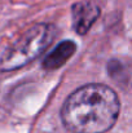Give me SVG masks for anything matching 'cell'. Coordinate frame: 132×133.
<instances>
[{"label":"cell","instance_id":"6da1fadb","mask_svg":"<svg viewBox=\"0 0 132 133\" xmlns=\"http://www.w3.org/2000/svg\"><path fill=\"white\" fill-rule=\"evenodd\" d=\"M121 111L115 90L98 83L83 85L65 101L61 118L71 133H105L113 128Z\"/></svg>","mask_w":132,"mask_h":133},{"label":"cell","instance_id":"7a4b0ae2","mask_svg":"<svg viewBox=\"0 0 132 133\" xmlns=\"http://www.w3.org/2000/svg\"><path fill=\"white\" fill-rule=\"evenodd\" d=\"M54 26L38 23L30 27L20 39L0 56V71H14L38 58L54 38Z\"/></svg>","mask_w":132,"mask_h":133},{"label":"cell","instance_id":"3957f363","mask_svg":"<svg viewBox=\"0 0 132 133\" xmlns=\"http://www.w3.org/2000/svg\"><path fill=\"white\" fill-rule=\"evenodd\" d=\"M100 16V8L92 1H79L73 5V26L79 35H86Z\"/></svg>","mask_w":132,"mask_h":133},{"label":"cell","instance_id":"277c9868","mask_svg":"<svg viewBox=\"0 0 132 133\" xmlns=\"http://www.w3.org/2000/svg\"><path fill=\"white\" fill-rule=\"evenodd\" d=\"M77 45L71 40H64L57 45L44 59L43 67L45 70H56L64 66L75 53Z\"/></svg>","mask_w":132,"mask_h":133}]
</instances>
